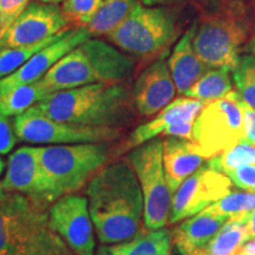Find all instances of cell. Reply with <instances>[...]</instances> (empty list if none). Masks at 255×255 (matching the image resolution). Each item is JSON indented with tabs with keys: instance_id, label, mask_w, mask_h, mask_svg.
<instances>
[{
	"instance_id": "1",
	"label": "cell",
	"mask_w": 255,
	"mask_h": 255,
	"mask_svg": "<svg viewBox=\"0 0 255 255\" xmlns=\"http://www.w3.org/2000/svg\"><path fill=\"white\" fill-rule=\"evenodd\" d=\"M91 220L100 241L116 245L132 239L144 221L141 184L128 161L107 164L87 188Z\"/></svg>"
},
{
	"instance_id": "2",
	"label": "cell",
	"mask_w": 255,
	"mask_h": 255,
	"mask_svg": "<svg viewBox=\"0 0 255 255\" xmlns=\"http://www.w3.org/2000/svg\"><path fill=\"white\" fill-rule=\"evenodd\" d=\"M132 104V94L122 83H97L51 94L34 108L59 122L123 130L131 124Z\"/></svg>"
},
{
	"instance_id": "3",
	"label": "cell",
	"mask_w": 255,
	"mask_h": 255,
	"mask_svg": "<svg viewBox=\"0 0 255 255\" xmlns=\"http://www.w3.org/2000/svg\"><path fill=\"white\" fill-rule=\"evenodd\" d=\"M0 255H76L50 225L46 206L18 193L0 202Z\"/></svg>"
},
{
	"instance_id": "4",
	"label": "cell",
	"mask_w": 255,
	"mask_h": 255,
	"mask_svg": "<svg viewBox=\"0 0 255 255\" xmlns=\"http://www.w3.org/2000/svg\"><path fill=\"white\" fill-rule=\"evenodd\" d=\"M135 69L133 57L89 38L58 60L41 81L50 94H55L97 83L120 84L131 77Z\"/></svg>"
},
{
	"instance_id": "5",
	"label": "cell",
	"mask_w": 255,
	"mask_h": 255,
	"mask_svg": "<svg viewBox=\"0 0 255 255\" xmlns=\"http://www.w3.org/2000/svg\"><path fill=\"white\" fill-rule=\"evenodd\" d=\"M254 9L245 0H225L197 21L194 49L210 69L238 66L245 43L254 30Z\"/></svg>"
},
{
	"instance_id": "6",
	"label": "cell",
	"mask_w": 255,
	"mask_h": 255,
	"mask_svg": "<svg viewBox=\"0 0 255 255\" xmlns=\"http://www.w3.org/2000/svg\"><path fill=\"white\" fill-rule=\"evenodd\" d=\"M51 203L85 186L110 161L109 143H78L38 148Z\"/></svg>"
},
{
	"instance_id": "7",
	"label": "cell",
	"mask_w": 255,
	"mask_h": 255,
	"mask_svg": "<svg viewBox=\"0 0 255 255\" xmlns=\"http://www.w3.org/2000/svg\"><path fill=\"white\" fill-rule=\"evenodd\" d=\"M176 14L165 7H146L137 2L124 23L107 36L116 47L133 58L154 62L177 39Z\"/></svg>"
},
{
	"instance_id": "8",
	"label": "cell",
	"mask_w": 255,
	"mask_h": 255,
	"mask_svg": "<svg viewBox=\"0 0 255 255\" xmlns=\"http://www.w3.org/2000/svg\"><path fill=\"white\" fill-rule=\"evenodd\" d=\"M241 96L233 90L207 103L193 124L191 143L205 159L229 150L244 138Z\"/></svg>"
},
{
	"instance_id": "9",
	"label": "cell",
	"mask_w": 255,
	"mask_h": 255,
	"mask_svg": "<svg viewBox=\"0 0 255 255\" xmlns=\"http://www.w3.org/2000/svg\"><path fill=\"white\" fill-rule=\"evenodd\" d=\"M131 164L141 184L144 199V226L163 228L169 223L173 194L169 189L163 168V141L151 139L130 150Z\"/></svg>"
},
{
	"instance_id": "10",
	"label": "cell",
	"mask_w": 255,
	"mask_h": 255,
	"mask_svg": "<svg viewBox=\"0 0 255 255\" xmlns=\"http://www.w3.org/2000/svg\"><path fill=\"white\" fill-rule=\"evenodd\" d=\"M14 132L19 139L37 144L110 143L122 137L123 130L79 126L49 119L32 107L15 116Z\"/></svg>"
},
{
	"instance_id": "11",
	"label": "cell",
	"mask_w": 255,
	"mask_h": 255,
	"mask_svg": "<svg viewBox=\"0 0 255 255\" xmlns=\"http://www.w3.org/2000/svg\"><path fill=\"white\" fill-rule=\"evenodd\" d=\"M232 189L233 183L229 177L213 170L206 163L174 193L169 223L175 225L199 214L231 193Z\"/></svg>"
},
{
	"instance_id": "12",
	"label": "cell",
	"mask_w": 255,
	"mask_h": 255,
	"mask_svg": "<svg viewBox=\"0 0 255 255\" xmlns=\"http://www.w3.org/2000/svg\"><path fill=\"white\" fill-rule=\"evenodd\" d=\"M50 225L76 255H95L94 222L84 196L69 194L53 202L49 210Z\"/></svg>"
},
{
	"instance_id": "13",
	"label": "cell",
	"mask_w": 255,
	"mask_h": 255,
	"mask_svg": "<svg viewBox=\"0 0 255 255\" xmlns=\"http://www.w3.org/2000/svg\"><path fill=\"white\" fill-rule=\"evenodd\" d=\"M70 30L62 8L56 4L30 2L0 39V47L30 46Z\"/></svg>"
},
{
	"instance_id": "14",
	"label": "cell",
	"mask_w": 255,
	"mask_h": 255,
	"mask_svg": "<svg viewBox=\"0 0 255 255\" xmlns=\"http://www.w3.org/2000/svg\"><path fill=\"white\" fill-rule=\"evenodd\" d=\"M1 186L6 193H18L43 206L50 205L49 184L41 169L38 148L21 146L9 156Z\"/></svg>"
},
{
	"instance_id": "15",
	"label": "cell",
	"mask_w": 255,
	"mask_h": 255,
	"mask_svg": "<svg viewBox=\"0 0 255 255\" xmlns=\"http://www.w3.org/2000/svg\"><path fill=\"white\" fill-rule=\"evenodd\" d=\"M90 36V32L87 27L70 28L60 39L37 52L20 69L7 77L0 79V94L20 85L31 84L43 79L58 60L68 55L75 47L81 45L83 41L89 39Z\"/></svg>"
},
{
	"instance_id": "16",
	"label": "cell",
	"mask_w": 255,
	"mask_h": 255,
	"mask_svg": "<svg viewBox=\"0 0 255 255\" xmlns=\"http://www.w3.org/2000/svg\"><path fill=\"white\" fill-rule=\"evenodd\" d=\"M167 56L169 52L149 64L139 73L133 85V104L141 116L158 114L176 95L177 90L169 70Z\"/></svg>"
},
{
	"instance_id": "17",
	"label": "cell",
	"mask_w": 255,
	"mask_h": 255,
	"mask_svg": "<svg viewBox=\"0 0 255 255\" xmlns=\"http://www.w3.org/2000/svg\"><path fill=\"white\" fill-rule=\"evenodd\" d=\"M206 104L205 102L189 97H180L171 101L164 109L159 111L155 119L137 127L127 141L116 149L115 154L121 155L156 137L163 136L169 128L176 124L194 123Z\"/></svg>"
},
{
	"instance_id": "18",
	"label": "cell",
	"mask_w": 255,
	"mask_h": 255,
	"mask_svg": "<svg viewBox=\"0 0 255 255\" xmlns=\"http://www.w3.org/2000/svg\"><path fill=\"white\" fill-rule=\"evenodd\" d=\"M196 27L197 21L181 37L168 58L169 70L180 95L186 94L201 77L212 70L199 58L194 49L193 40Z\"/></svg>"
},
{
	"instance_id": "19",
	"label": "cell",
	"mask_w": 255,
	"mask_h": 255,
	"mask_svg": "<svg viewBox=\"0 0 255 255\" xmlns=\"http://www.w3.org/2000/svg\"><path fill=\"white\" fill-rule=\"evenodd\" d=\"M205 159L196 151L189 139L168 137L163 139V168L171 194L178 189L188 177L203 167Z\"/></svg>"
},
{
	"instance_id": "20",
	"label": "cell",
	"mask_w": 255,
	"mask_h": 255,
	"mask_svg": "<svg viewBox=\"0 0 255 255\" xmlns=\"http://www.w3.org/2000/svg\"><path fill=\"white\" fill-rule=\"evenodd\" d=\"M229 219L201 212L183 220L173 233V240L181 255H200Z\"/></svg>"
},
{
	"instance_id": "21",
	"label": "cell",
	"mask_w": 255,
	"mask_h": 255,
	"mask_svg": "<svg viewBox=\"0 0 255 255\" xmlns=\"http://www.w3.org/2000/svg\"><path fill=\"white\" fill-rule=\"evenodd\" d=\"M173 233L167 228L149 229L144 226L130 240L108 247L110 255H170Z\"/></svg>"
},
{
	"instance_id": "22",
	"label": "cell",
	"mask_w": 255,
	"mask_h": 255,
	"mask_svg": "<svg viewBox=\"0 0 255 255\" xmlns=\"http://www.w3.org/2000/svg\"><path fill=\"white\" fill-rule=\"evenodd\" d=\"M50 95L41 79L31 84L13 88L0 94V114L6 117L19 116Z\"/></svg>"
},
{
	"instance_id": "23",
	"label": "cell",
	"mask_w": 255,
	"mask_h": 255,
	"mask_svg": "<svg viewBox=\"0 0 255 255\" xmlns=\"http://www.w3.org/2000/svg\"><path fill=\"white\" fill-rule=\"evenodd\" d=\"M138 0H104L87 28L91 36H108L129 17Z\"/></svg>"
},
{
	"instance_id": "24",
	"label": "cell",
	"mask_w": 255,
	"mask_h": 255,
	"mask_svg": "<svg viewBox=\"0 0 255 255\" xmlns=\"http://www.w3.org/2000/svg\"><path fill=\"white\" fill-rule=\"evenodd\" d=\"M247 218L229 219L215 238L200 255H241V248L248 240Z\"/></svg>"
},
{
	"instance_id": "25",
	"label": "cell",
	"mask_w": 255,
	"mask_h": 255,
	"mask_svg": "<svg viewBox=\"0 0 255 255\" xmlns=\"http://www.w3.org/2000/svg\"><path fill=\"white\" fill-rule=\"evenodd\" d=\"M231 73V70L226 68L212 69L203 77H201L184 96L205 103L221 100L233 91Z\"/></svg>"
},
{
	"instance_id": "26",
	"label": "cell",
	"mask_w": 255,
	"mask_h": 255,
	"mask_svg": "<svg viewBox=\"0 0 255 255\" xmlns=\"http://www.w3.org/2000/svg\"><path fill=\"white\" fill-rule=\"evenodd\" d=\"M66 31H64L59 34H56V36L46 38V39L30 46L0 47V79L7 77V76L17 71L18 69H20L37 52H39L44 47L49 46L50 44L60 39L65 34Z\"/></svg>"
},
{
	"instance_id": "27",
	"label": "cell",
	"mask_w": 255,
	"mask_h": 255,
	"mask_svg": "<svg viewBox=\"0 0 255 255\" xmlns=\"http://www.w3.org/2000/svg\"><path fill=\"white\" fill-rule=\"evenodd\" d=\"M255 209V194L245 190L231 191L203 212L227 219L247 218Z\"/></svg>"
},
{
	"instance_id": "28",
	"label": "cell",
	"mask_w": 255,
	"mask_h": 255,
	"mask_svg": "<svg viewBox=\"0 0 255 255\" xmlns=\"http://www.w3.org/2000/svg\"><path fill=\"white\" fill-rule=\"evenodd\" d=\"M250 164H255V146L245 142L238 143L229 150L207 161L210 169L222 174Z\"/></svg>"
},
{
	"instance_id": "29",
	"label": "cell",
	"mask_w": 255,
	"mask_h": 255,
	"mask_svg": "<svg viewBox=\"0 0 255 255\" xmlns=\"http://www.w3.org/2000/svg\"><path fill=\"white\" fill-rule=\"evenodd\" d=\"M233 82L241 98L255 109V57L241 56L238 66L232 71Z\"/></svg>"
},
{
	"instance_id": "30",
	"label": "cell",
	"mask_w": 255,
	"mask_h": 255,
	"mask_svg": "<svg viewBox=\"0 0 255 255\" xmlns=\"http://www.w3.org/2000/svg\"><path fill=\"white\" fill-rule=\"evenodd\" d=\"M104 0H65L62 12L70 27H87L94 19Z\"/></svg>"
},
{
	"instance_id": "31",
	"label": "cell",
	"mask_w": 255,
	"mask_h": 255,
	"mask_svg": "<svg viewBox=\"0 0 255 255\" xmlns=\"http://www.w3.org/2000/svg\"><path fill=\"white\" fill-rule=\"evenodd\" d=\"M31 0H0V18H1L2 37L19 15L30 5Z\"/></svg>"
},
{
	"instance_id": "32",
	"label": "cell",
	"mask_w": 255,
	"mask_h": 255,
	"mask_svg": "<svg viewBox=\"0 0 255 255\" xmlns=\"http://www.w3.org/2000/svg\"><path fill=\"white\" fill-rule=\"evenodd\" d=\"M239 189L255 194V164L245 165L225 174Z\"/></svg>"
},
{
	"instance_id": "33",
	"label": "cell",
	"mask_w": 255,
	"mask_h": 255,
	"mask_svg": "<svg viewBox=\"0 0 255 255\" xmlns=\"http://www.w3.org/2000/svg\"><path fill=\"white\" fill-rule=\"evenodd\" d=\"M17 137L8 117L0 114V155L8 154L14 148Z\"/></svg>"
},
{
	"instance_id": "34",
	"label": "cell",
	"mask_w": 255,
	"mask_h": 255,
	"mask_svg": "<svg viewBox=\"0 0 255 255\" xmlns=\"http://www.w3.org/2000/svg\"><path fill=\"white\" fill-rule=\"evenodd\" d=\"M242 117H244V138L241 142L255 146V109L241 100Z\"/></svg>"
},
{
	"instance_id": "35",
	"label": "cell",
	"mask_w": 255,
	"mask_h": 255,
	"mask_svg": "<svg viewBox=\"0 0 255 255\" xmlns=\"http://www.w3.org/2000/svg\"><path fill=\"white\" fill-rule=\"evenodd\" d=\"M187 0H139V2L146 7H163V6H174L184 4Z\"/></svg>"
},
{
	"instance_id": "36",
	"label": "cell",
	"mask_w": 255,
	"mask_h": 255,
	"mask_svg": "<svg viewBox=\"0 0 255 255\" xmlns=\"http://www.w3.org/2000/svg\"><path fill=\"white\" fill-rule=\"evenodd\" d=\"M247 235L248 239L255 238V209L253 212L248 215V220H247Z\"/></svg>"
},
{
	"instance_id": "37",
	"label": "cell",
	"mask_w": 255,
	"mask_h": 255,
	"mask_svg": "<svg viewBox=\"0 0 255 255\" xmlns=\"http://www.w3.org/2000/svg\"><path fill=\"white\" fill-rule=\"evenodd\" d=\"M248 254H255V238L248 239L245 241L241 248V255H248Z\"/></svg>"
},
{
	"instance_id": "38",
	"label": "cell",
	"mask_w": 255,
	"mask_h": 255,
	"mask_svg": "<svg viewBox=\"0 0 255 255\" xmlns=\"http://www.w3.org/2000/svg\"><path fill=\"white\" fill-rule=\"evenodd\" d=\"M200 4L203 6V8L206 9V11H210V9L218 7L220 4H222L225 0H199Z\"/></svg>"
},
{
	"instance_id": "39",
	"label": "cell",
	"mask_w": 255,
	"mask_h": 255,
	"mask_svg": "<svg viewBox=\"0 0 255 255\" xmlns=\"http://www.w3.org/2000/svg\"><path fill=\"white\" fill-rule=\"evenodd\" d=\"M245 51L255 57V32L253 33V36H252V39L248 41L246 47H245Z\"/></svg>"
},
{
	"instance_id": "40",
	"label": "cell",
	"mask_w": 255,
	"mask_h": 255,
	"mask_svg": "<svg viewBox=\"0 0 255 255\" xmlns=\"http://www.w3.org/2000/svg\"><path fill=\"white\" fill-rule=\"evenodd\" d=\"M95 255H110V253H109V250H108V247L101 246L100 248H98L97 253H96Z\"/></svg>"
},
{
	"instance_id": "41",
	"label": "cell",
	"mask_w": 255,
	"mask_h": 255,
	"mask_svg": "<svg viewBox=\"0 0 255 255\" xmlns=\"http://www.w3.org/2000/svg\"><path fill=\"white\" fill-rule=\"evenodd\" d=\"M38 1L46 2V4H56V5H58L59 2H64V1H65V0H38Z\"/></svg>"
},
{
	"instance_id": "42",
	"label": "cell",
	"mask_w": 255,
	"mask_h": 255,
	"mask_svg": "<svg viewBox=\"0 0 255 255\" xmlns=\"http://www.w3.org/2000/svg\"><path fill=\"white\" fill-rule=\"evenodd\" d=\"M4 168H5V162L2 161L1 158H0V175H1L2 170H4Z\"/></svg>"
},
{
	"instance_id": "43",
	"label": "cell",
	"mask_w": 255,
	"mask_h": 255,
	"mask_svg": "<svg viewBox=\"0 0 255 255\" xmlns=\"http://www.w3.org/2000/svg\"><path fill=\"white\" fill-rule=\"evenodd\" d=\"M2 196H4V189H2L1 182H0V202H1V200H2Z\"/></svg>"
},
{
	"instance_id": "44",
	"label": "cell",
	"mask_w": 255,
	"mask_h": 255,
	"mask_svg": "<svg viewBox=\"0 0 255 255\" xmlns=\"http://www.w3.org/2000/svg\"><path fill=\"white\" fill-rule=\"evenodd\" d=\"M2 38V27H1V18H0V39Z\"/></svg>"
},
{
	"instance_id": "45",
	"label": "cell",
	"mask_w": 255,
	"mask_h": 255,
	"mask_svg": "<svg viewBox=\"0 0 255 255\" xmlns=\"http://www.w3.org/2000/svg\"><path fill=\"white\" fill-rule=\"evenodd\" d=\"M248 255H255V254H248Z\"/></svg>"
}]
</instances>
